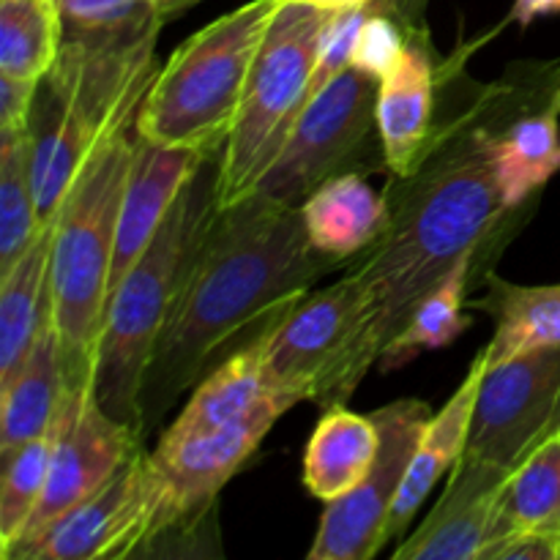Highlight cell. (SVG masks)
<instances>
[{"mask_svg":"<svg viewBox=\"0 0 560 560\" xmlns=\"http://www.w3.org/2000/svg\"><path fill=\"white\" fill-rule=\"evenodd\" d=\"M293 397L268 392L255 408L233 424L180 443H156L151 452L159 479V512L142 552L173 534L197 528L217 506L219 492L257 452L271 427L295 408Z\"/></svg>","mask_w":560,"mask_h":560,"instance_id":"9","label":"cell"},{"mask_svg":"<svg viewBox=\"0 0 560 560\" xmlns=\"http://www.w3.org/2000/svg\"><path fill=\"white\" fill-rule=\"evenodd\" d=\"M381 80L366 71L345 69L306 102L288 142L260 178L255 191L301 208V202L342 173L377 129Z\"/></svg>","mask_w":560,"mask_h":560,"instance_id":"8","label":"cell"},{"mask_svg":"<svg viewBox=\"0 0 560 560\" xmlns=\"http://www.w3.org/2000/svg\"><path fill=\"white\" fill-rule=\"evenodd\" d=\"M355 284L345 273L339 282L306 293L262 342V381L268 392L293 397L295 402L315 397V388L337 359L355 315Z\"/></svg>","mask_w":560,"mask_h":560,"instance_id":"15","label":"cell"},{"mask_svg":"<svg viewBox=\"0 0 560 560\" xmlns=\"http://www.w3.org/2000/svg\"><path fill=\"white\" fill-rule=\"evenodd\" d=\"M159 479L140 448L107 485L49 525L22 560H102L140 556L156 525Z\"/></svg>","mask_w":560,"mask_h":560,"instance_id":"13","label":"cell"},{"mask_svg":"<svg viewBox=\"0 0 560 560\" xmlns=\"http://www.w3.org/2000/svg\"><path fill=\"white\" fill-rule=\"evenodd\" d=\"M372 419L381 427V454L355 490L326 503L310 560H370L388 545V520L432 410L421 399H397Z\"/></svg>","mask_w":560,"mask_h":560,"instance_id":"11","label":"cell"},{"mask_svg":"<svg viewBox=\"0 0 560 560\" xmlns=\"http://www.w3.org/2000/svg\"><path fill=\"white\" fill-rule=\"evenodd\" d=\"M304 3H312L317 5V9H326V11H337V9H350V5L370 3V0H304Z\"/></svg>","mask_w":560,"mask_h":560,"instance_id":"38","label":"cell"},{"mask_svg":"<svg viewBox=\"0 0 560 560\" xmlns=\"http://www.w3.org/2000/svg\"><path fill=\"white\" fill-rule=\"evenodd\" d=\"M481 560H560V530H517L487 547Z\"/></svg>","mask_w":560,"mask_h":560,"instance_id":"34","label":"cell"},{"mask_svg":"<svg viewBox=\"0 0 560 560\" xmlns=\"http://www.w3.org/2000/svg\"><path fill=\"white\" fill-rule=\"evenodd\" d=\"M36 93L38 85H33V82H16L9 80V77H0V135L25 131L31 126Z\"/></svg>","mask_w":560,"mask_h":560,"instance_id":"35","label":"cell"},{"mask_svg":"<svg viewBox=\"0 0 560 560\" xmlns=\"http://www.w3.org/2000/svg\"><path fill=\"white\" fill-rule=\"evenodd\" d=\"M63 38L91 44L131 42L162 27L153 0H55Z\"/></svg>","mask_w":560,"mask_h":560,"instance_id":"31","label":"cell"},{"mask_svg":"<svg viewBox=\"0 0 560 560\" xmlns=\"http://www.w3.org/2000/svg\"><path fill=\"white\" fill-rule=\"evenodd\" d=\"M370 9L372 0L370 3L350 5V9H337L328 14L320 33V42H317V60L310 80V98L317 96L328 82L337 80L345 69L353 66L355 42H359L361 25H364ZM310 98H306V102H310Z\"/></svg>","mask_w":560,"mask_h":560,"instance_id":"32","label":"cell"},{"mask_svg":"<svg viewBox=\"0 0 560 560\" xmlns=\"http://www.w3.org/2000/svg\"><path fill=\"white\" fill-rule=\"evenodd\" d=\"M476 257L459 262L427 299L416 306L410 320L405 323L402 331L394 337V342L383 350L381 370L392 372L399 366L410 364L416 355L427 353V350L448 348L454 339L463 331H468L470 317L463 315L465 293H468L470 268H474Z\"/></svg>","mask_w":560,"mask_h":560,"instance_id":"28","label":"cell"},{"mask_svg":"<svg viewBox=\"0 0 560 560\" xmlns=\"http://www.w3.org/2000/svg\"><path fill=\"white\" fill-rule=\"evenodd\" d=\"M301 219L312 246L342 262L375 244L388 222V202L364 178L339 173L301 202Z\"/></svg>","mask_w":560,"mask_h":560,"instance_id":"22","label":"cell"},{"mask_svg":"<svg viewBox=\"0 0 560 560\" xmlns=\"http://www.w3.org/2000/svg\"><path fill=\"white\" fill-rule=\"evenodd\" d=\"M506 96L509 82L487 85L457 120L430 137L413 173L394 175L386 228L348 268L359 301L312 397L320 408L348 402L427 293L492 235L506 233L514 211L501 202L490 164V137Z\"/></svg>","mask_w":560,"mask_h":560,"instance_id":"1","label":"cell"},{"mask_svg":"<svg viewBox=\"0 0 560 560\" xmlns=\"http://www.w3.org/2000/svg\"><path fill=\"white\" fill-rule=\"evenodd\" d=\"M55 443H58V419L44 435L22 443L11 457L3 459V485H0V556L3 560H9L14 552L33 512L42 503Z\"/></svg>","mask_w":560,"mask_h":560,"instance_id":"30","label":"cell"},{"mask_svg":"<svg viewBox=\"0 0 560 560\" xmlns=\"http://www.w3.org/2000/svg\"><path fill=\"white\" fill-rule=\"evenodd\" d=\"M512 470L459 457L441 501L410 539L394 550L397 560H481L498 534V503Z\"/></svg>","mask_w":560,"mask_h":560,"instance_id":"16","label":"cell"},{"mask_svg":"<svg viewBox=\"0 0 560 560\" xmlns=\"http://www.w3.org/2000/svg\"><path fill=\"white\" fill-rule=\"evenodd\" d=\"M33 189L31 131L0 135V277L11 271L42 230Z\"/></svg>","mask_w":560,"mask_h":560,"instance_id":"29","label":"cell"},{"mask_svg":"<svg viewBox=\"0 0 560 560\" xmlns=\"http://www.w3.org/2000/svg\"><path fill=\"white\" fill-rule=\"evenodd\" d=\"M135 126L109 137L60 202L52 241V320L63 345L69 383L93 375L98 334L109 304L120 202L135 159Z\"/></svg>","mask_w":560,"mask_h":560,"instance_id":"5","label":"cell"},{"mask_svg":"<svg viewBox=\"0 0 560 560\" xmlns=\"http://www.w3.org/2000/svg\"><path fill=\"white\" fill-rule=\"evenodd\" d=\"M560 435V348L487 364L465 454L514 470Z\"/></svg>","mask_w":560,"mask_h":560,"instance_id":"12","label":"cell"},{"mask_svg":"<svg viewBox=\"0 0 560 560\" xmlns=\"http://www.w3.org/2000/svg\"><path fill=\"white\" fill-rule=\"evenodd\" d=\"M339 260L306 235L301 208L262 191L222 208L180 288L148 364L140 397L142 441L211 364L266 337Z\"/></svg>","mask_w":560,"mask_h":560,"instance_id":"2","label":"cell"},{"mask_svg":"<svg viewBox=\"0 0 560 560\" xmlns=\"http://www.w3.org/2000/svg\"><path fill=\"white\" fill-rule=\"evenodd\" d=\"M408 42L410 38H405V31L399 27V22L392 14L377 11L375 3H372L364 25H361L359 42H355L353 66L366 71V74L377 77V80H383L397 66V60L402 58Z\"/></svg>","mask_w":560,"mask_h":560,"instance_id":"33","label":"cell"},{"mask_svg":"<svg viewBox=\"0 0 560 560\" xmlns=\"http://www.w3.org/2000/svg\"><path fill=\"white\" fill-rule=\"evenodd\" d=\"M331 11L282 0L246 82L235 124L219 151V208L244 200L288 142L310 98L317 42Z\"/></svg>","mask_w":560,"mask_h":560,"instance_id":"7","label":"cell"},{"mask_svg":"<svg viewBox=\"0 0 560 560\" xmlns=\"http://www.w3.org/2000/svg\"><path fill=\"white\" fill-rule=\"evenodd\" d=\"M550 14H560V0H514L512 20L523 27H528L539 16Z\"/></svg>","mask_w":560,"mask_h":560,"instance_id":"36","label":"cell"},{"mask_svg":"<svg viewBox=\"0 0 560 560\" xmlns=\"http://www.w3.org/2000/svg\"><path fill=\"white\" fill-rule=\"evenodd\" d=\"M156 33L115 44L63 38L58 60L38 85L27 126L42 224L58 213L93 153L135 126L159 71Z\"/></svg>","mask_w":560,"mask_h":560,"instance_id":"3","label":"cell"},{"mask_svg":"<svg viewBox=\"0 0 560 560\" xmlns=\"http://www.w3.org/2000/svg\"><path fill=\"white\" fill-rule=\"evenodd\" d=\"M485 372L487 348L476 355L468 375L459 383L457 392L452 394V399H448V402L438 410V416H432L430 424L424 427V435H421L419 448H416L413 459H410L408 476H405V485L402 490H399L397 503H394L392 520H388V541L402 539V534L408 530V525L413 523L416 512H419L421 503L427 501V495H430L432 487L438 485V479H441L443 474H448V470L459 463L465 448H468L470 424H474L476 399H479Z\"/></svg>","mask_w":560,"mask_h":560,"instance_id":"18","label":"cell"},{"mask_svg":"<svg viewBox=\"0 0 560 560\" xmlns=\"http://www.w3.org/2000/svg\"><path fill=\"white\" fill-rule=\"evenodd\" d=\"M52 241L55 222L47 219L25 255L0 277V388L22 370L52 315Z\"/></svg>","mask_w":560,"mask_h":560,"instance_id":"21","label":"cell"},{"mask_svg":"<svg viewBox=\"0 0 560 560\" xmlns=\"http://www.w3.org/2000/svg\"><path fill=\"white\" fill-rule=\"evenodd\" d=\"M381 454V427L345 405L323 410L304 452V487L317 501H339L370 476Z\"/></svg>","mask_w":560,"mask_h":560,"instance_id":"23","label":"cell"},{"mask_svg":"<svg viewBox=\"0 0 560 560\" xmlns=\"http://www.w3.org/2000/svg\"><path fill=\"white\" fill-rule=\"evenodd\" d=\"M66 388L69 372L63 345L49 315L22 370L0 388V459L11 457L22 443L44 435L55 424Z\"/></svg>","mask_w":560,"mask_h":560,"instance_id":"20","label":"cell"},{"mask_svg":"<svg viewBox=\"0 0 560 560\" xmlns=\"http://www.w3.org/2000/svg\"><path fill=\"white\" fill-rule=\"evenodd\" d=\"M219 211V153H213L191 175L148 249L109 295L93 355V388L98 405L140 438L148 364Z\"/></svg>","mask_w":560,"mask_h":560,"instance_id":"4","label":"cell"},{"mask_svg":"<svg viewBox=\"0 0 560 560\" xmlns=\"http://www.w3.org/2000/svg\"><path fill=\"white\" fill-rule=\"evenodd\" d=\"M479 306L495 317V334L487 345L490 366L530 350L560 348V284L525 288L490 277V290Z\"/></svg>","mask_w":560,"mask_h":560,"instance_id":"25","label":"cell"},{"mask_svg":"<svg viewBox=\"0 0 560 560\" xmlns=\"http://www.w3.org/2000/svg\"><path fill=\"white\" fill-rule=\"evenodd\" d=\"M140 448L142 438L98 405L93 375L69 383L60 402L58 443H55L42 503L33 512L9 560H22L49 525L102 490Z\"/></svg>","mask_w":560,"mask_h":560,"instance_id":"10","label":"cell"},{"mask_svg":"<svg viewBox=\"0 0 560 560\" xmlns=\"http://www.w3.org/2000/svg\"><path fill=\"white\" fill-rule=\"evenodd\" d=\"M197 3H200V0H153V5H156V11L162 20L184 14L186 9H191V5H197Z\"/></svg>","mask_w":560,"mask_h":560,"instance_id":"37","label":"cell"},{"mask_svg":"<svg viewBox=\"0 0 560 560\" xmlns=\"http://www.w3.org/2000/svg\"><path fill=\"white\" fill-rule=\"evenodd\" d=\"M517 530H560V435L541 443L503 485L495 541Z\"/></svg>","mask_w":560,"mask_h":560,"instance_id":"27","label":"cell"},{"mask_svg":"<svg viewBox=\"0 0 560 560\" xmlns=\"http://www.w3.org/2000/svg\"><path fill=\"white\" fill-rule=\"evenodd\" d=\"M211 156L213 153L195 151V148L156 145L137 135L135 159H131L129 180H126L124 202H120L109 295L148 249L191 175Z\"/></svg>","mask_w":560,"mask_h":560,"instance_id":"17","label":"cell"},{"mask_svg":"<svg viewBox=\"0 0 560 560\" xmlns=\"http://www.w3.org/2000/svg\"><path fill=\"white\" fill-rule=\"evenodd\" d=\"M262 342L266 337L244 345L228 359H222V364L213 366L197 383L186 408L162 432L159 443L170 446V443L211 435L249 413L268 394L266 381H262Z\"/></svg>","mask_w":560,"mask_h":560,"instance_id":"24","label":"cell"},{"mask_svg":"<svg viewBox=\"0 0 560 560\" xmlns=\"http://www.w3.org/2000/svg\"><path fill=\"white\" fill-rule=\"evenodd\" d=\"M63 47L55 0H0V77L42 85Z\"/></svg>","mask_w":560,"mask_h":560,"instance_id":"26","label":"cell"},{"mask_svg":"<svg viewBox=\"0 0 560 560\" xmlns=\"http://www.w3.org/2000/svg\"><path fill=\"white\" fill-rule=\"evenodd\" d=\"M435 69L424 44L410 38L402 58L381 80L377 91V131L386 167L408 175L419 164L432 137Z\"/></svg>","mask_w":560,"mask_h":560,"instance_id":"19","label":"cell"},{"mask_svg":"<svg viewBox=\"0 0 560 560\" xmlns=\"http://www.w3.org/2000/svg\"><path fill=\"white\" fill-rule=\"evenodd\" d=\"M550 71L509 82L506 104L490 137L498 195L512 211H520L560 170V74Z\"/></svg>","mask_w":560,"mask_h":560,"instance_id":"14","label":"cell"},{"mask_svg":"<svg viewBox=\"0 0 560 560\" xmlns=\"http://www.w3.org/2000/svg\"><path fill=\"white\" fill-rule=\"evenodd\" d=\"M282 0H249L191 33L156 71L137 113L148 142L219 153Z\"/></svg>","mask_w":560,"mask_h":560,"instance_id":"6","label":"cell"}]
</instances>
